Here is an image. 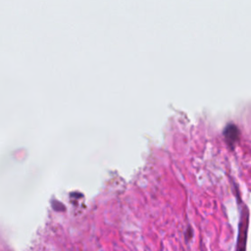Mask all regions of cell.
Here are the masks:
<instances>
[{
  "instance_id": "obj_1",
  "label": "cell",
  "mask_w": 251,
  "mask_h": 251,
  "mask_svg": "<svg viewBox=\"0 0 251 251\" xmlns=\"http://www.w3.org/2000/svg\"><path fill=\"white\" fill-rule=\"evenodd\" d=\"M247 229H248V209L245 206H243L240 214L239 225H238V235H237L235 251H246Z\"/></svg>"
},
{
  "instance_id": "obj_2",
  "label": "cell",
  "mask_w": 251,
  "mask_h": 251,
  "mask_svg": "<svg viewBox=\"0 0 251 251\" xmlns=\"http://www.w3.org/2000/svg\"><path fill=\"white\" fill-rule=\"evenodd\" d=\"M224 134L229 142H234L238 137V128L234 124H228L224 130Z\"/></svg>"
},
{
  "instance_id": "obj_3",
  "label": "cell",
  "mask_w": 251,
  "mask_h": 251,
  "mask_svg": "<svg viewBox=\"0 0 251 251\" xmlns=\"http://www.w3.org/2000/svg\"><path fill=\"white\" fill-rule=\"evenodd\" d=\"M190 236H191V229H190V227H188V229L186 231V238H187V240L190 238Z\"/></svg>"
}]
</instances>
